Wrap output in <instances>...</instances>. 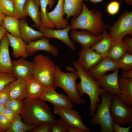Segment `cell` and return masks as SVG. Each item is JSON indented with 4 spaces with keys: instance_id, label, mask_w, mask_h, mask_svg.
<instances>
[{
    "instance_id": "db71d44e",
    "label": "cell",
    "mask_w": 132,
    "mask_h": 132,
    "mask_svg": "<svg viewBox=\"0 0 132 132\" xmlns=\"http://www.w3.org/2000/svg\"><path fill=\"white\" fill-rule=\"evenodd\" d=\"M4 131H5L4 130L0 129V132H3Z\"/></svg>"
},
{
    "instance_id": "8992f818",
    "label": "cell",
    "mask_w": 132,
    "mask_h": 132,
    "mask_svg": "<svg viewBox=\"0 0 132 132\" xmlns=\"http://www.w3.org/2000/svg\"><path fill=\"white\" fill-rule=\"evenodd\" d=\"M56 66L49 57L42 54L37 55L33 61V75L45 86H53Z\"/></svg>"
},
{
    "instance_id": "d6986e66",
    "label": "cell",
    "mask_w": 132,
    "mask_h": 132,
    "mask_svg": "<svg viewBox=\"0 0 132 132\" xmlns=\"http://www.w3.org/2000/svg\"><path fill=\"white\" fill-rule=\"evenodd\" d=\"M49 39L46 37L29 42L27 44L26 49L29 55H32L39 50L50 53L54 56L58 55V51L55 46L51 44Z\"/></svg>"
},
{
    "instance_id": "f907efd6",
    "label": "cell",
    "mask_w": 132,
    "mask_h": 132,
    "mask_svg": "<svg viewBox=\"0 0 132 132\" xmlns=\"http://www.w3.org/2000/svg\"><path fill=\"white\" fill-rule=\"evenodd\" d=\"M124 1L128 5H131L132 4V0H124Z\"/></svg>"
},
{
    "instance_id": "4316f807",
    "label": "cell",
    "mask_w": 132,
    "mask_h": 132,
    "mask_svg": "<svg viewBox=\"0 0 132 132\" xmlns=\"http://www.w3.org/2000/svg\"><path fill=\"white\" fill-rule=\"evenodd\" d=\"M85 0H64V9L66 19L72 16L74 18L77 17L82 10V5Z\"/></svg>"
},
{
    "instance_id": "83f0119b",
    "label": "cell",
    "mask_w": 132,
    "mask_h": 132,
    "mask_svg": "<svg viewBox=\"0 0 132 132\" xmlns=\"http://www.w3.org/2000/svg\"><path fill=\"white\" fill-rule=\"evenodd\" d=\"M128 52L127 48L122 40L113 41L108 51L107 57L118 61L120 58Z\"/></svg>"
},
{
    "instance_id": "4fadbf2b",
    "label": "cell",
    "mask_w": 132,
    "mask_h": 132,
    "mask_svg": "<svg viewBox=\"0 0 132 132\" xmlns=\"http://www.w3.org/2000/svg\"><path fill=\"white\" fill-rule=\"evenodd\" d=\"M104 58L91 48L81 49L79 53L77 62L83 70L88 71L100 62Z\"/></svg>"
},
{
    "instance_id": "74e56055",
    "label": "cell",
    "mask_w": 132,
    "mask_h": 132,
    "mask_svg": "<svg viewBox=\"0 0 132 132\" xmlns=\"http://www.w3.org/2000/svg\"><path fill=\"white\" fill-rule=\"evenodd\" d=\"M120 6V3L119 1L116 0L112 1L107 6L106 8L107 11L110 15H115L118 12Z\"/></svg>"
},
{
    "instance_id": "30bf717a",
    "label": "cell",
    "mask_w": 132,
    "mask_h": 132,
    "mask_svg": "<svg viewBox=\"0 0 132 132\" xmlns=\"http://www.w3.org/2000/svg\"><path fill=\"white\" fill-rule=\"evenodd\" d=\"M55 88L53 86H45L40 99L50 103L54 106L72 108L74 104L68 96L62 93H58Z\"/></svg>"
},
{
    "instance_id": "5bb4252c",
    "label": "cell",
    "mask_w": 132,
    "mask_h": 132,
    "mask_svg": "<svg viewBox=\"0 0 132 132\" xmlns=\"http://www.w3.org/2000/svg\"><path fill=\"white\" fill-rule=\"evenodd\" d=\"M119 70L118 69L112 73L106 74L97 80L100 87L111 96L116 94L119 96L121 95L118 82Z\"/></svg>"
},
{
    "instance_id": "7bdbcfd3",
    "label": "cell",
    "mask_w": 132,
    "mask_h": 132,
    "mask_svg": "<svg viewBox=\"0 0 132 132\" xmlns=\"http://www.w3.org/2000/svg\"><path fill=\"white\" fill-rule=\"evenodd\" d=\"M132 126V124L129 126L125 127H122L119 124L113 123L112 125V129L113 132H129Z\"/></svg>"
},
{
    "instance_id": "f6af8a7d",
    "label": "cell",
    "mask_w": 132,
    "mask_h": 132,
    "mask_svg": "<svg viewBox=\"0 0 132 132\" xmlns=\"http://www.w3.org/2000/svg\"><path fill=\"white\" fill-rule=\"evenodd\" d=\"M122 77L127 79L132 78V69L122 71L121 76Z\"/></svg>"
},
{
    "instance_id": "f546056e",
    "label": "cell",
    "mask_w": 132,
    "mask_h": 132,
    "mask_svg": "<svg viewBox=\"0 0 132 132\" xmlns=\"http://www.w3.org/2000/svg\"><path fill=\"white\" fill-rule=\"evenodd\" d=\"M37 126L25 123L22 121L20 115H17L10 128L6 131L7 132H30Z\"/></svg>"
},
{
    "instance_id": "60d3db41",
    "label": "cell",
    "mask_w": 132,
    "mask_h": 132,
    "mask_svg": "<svg viewBox=\"0 0 132 132\" xmlns=\"http://www.w3.org/2000/svg\"><path fill=\"white\" fill-rule=\"evenodd\" d=\"M11 122L2 113L0 114V129L5 130L10 127Z\"/></svg>"
},
{
    "instance_id": "836d02e7",
    "label": "cell",
    "mask_w": 132,
    "mask_h": 132,
    "mask_svg": "<svg viewBox=\"0 0 132 132\" xmlns=\"http://www.w3.org/2000/svg\"><path fill=\"white\" fill-rule=\"evenodd\" d=\"M14 7V16L19 20L27 17L23 11V7L26 0H12Z\"/></svg>"
},
{
    "instance_id": "2e32d148",
    "label": "cell",
    "mask_w": 132,
    "mask_h": 132,
    "mask_svg": "<svg viewBox=\"0 0 132 132\" xmlns=\"http://www.w3.org/2000/svg\"><path fill=\"white\" fill-rule=\"evenodd\" d=\"M12 74L16 79L26 80L33 75V62L22 57L12 61Z\"/></svg>"
},
{
    "instance_id": "816d5d0a",
    "label": "cell",
    "mask_w": 132,
    "mask_h": 132,
    "mask_svg": "<svg viewBox=\"0 0 132 132\" xmlns=\"http://www.w3.org/2000/svg\"><path fill=\"white\" fill-rule=\"evenodd\" d=\"M4 107V106L0 105V114L2 113V111Z\"/></svg>"
},
{
    "instance_id": "ffe728a7",
    "label": "cell",
    "mask_w": 132,
    "mask_h": 132,
    "mask_svg": "<svg viewBox=\"0 0 132 132\" xmlns=\"http://www.w3.org/2000/svg\"><path fill=\"white\" fill-rule=\"evenodd\" d=\"M20 37L27 44L30 42L45 37L39 31L29 26L25 19L19 20Z\"/></svg>"
},
{
    "instance_id": "f35d334b",
    "label": "cell",
    "mask_w": 132,
    "mask_h": 132,
    "mask_svg": "<svg viewBox=\"0 0 132 132\" xmlns=\"http://www.w3.org/2000/svg\"><path fill=\"white\" fill-rule=\"evenodd\" d=\"M53 123L47 122L38 125L33 128L30 132H51Z\"/></svg>"
},
{
    "instance_id": "8d00e7d4",
    "label": "cell",
    "mask_w": 132,
    "mask_h": 132,
    "mask_svg": "<svg viewBox=\"0 0 132 132\" xmlns=\"http://www.w3.org/2000/svg\"><path fill=\"white\" fill-rule=\"evenodd\" d=\"M67 125L61 119L56 123H53L52 127V132H67Z\"/></svg>"
},
{
    "instance_id": "484cf974",
    "label": "cell",
    "mask_w": 132,
    "mask_h": 132,
    "mask_svg": "<svg viewBox=\"0 0 132 132\" xmlns=\"http://www.w3.org/2000/svg\"><path fill=\"white\" fill-rule=\"evenodd\" d=\"M102 33L103 36V38L91 48L104 58L107 56L112 41L109 33L105 29L103 31Z\"/></svg>"
},
{
    "instance_id": "9a60e30c",
    "label": "cell",
    "mask_w": 132,
    "mask_h": 132,
    "mask_svg": "<svg viewBox=\"0 0 132 132\" xmlns=\"http://www.w3.org/2000/svg\"><path fill=\"white\" fill-rule=\"evenodd\" d=\"M120 69L118 61L108 57L103 59L90 70L88 73L96 80L102 77L109 71H113Z\"/></svg>"
},
{
    "instance_id": "681fc988",
    "label": "cell",
    "mask_w": 132,
    "mask_h": 132,
    "mask_svg": "<svg viewBox=\"0 0 132 132\" xmlns=\"http://www.w3.org/2000/svg\"><path fill=\"white\" fill-rule=\"evenodd\" d=\"M86 1H89L94 3H99L102 2L103 0H85Z\"/></svg>"
},
{
    "instance_id": "3957f363",
    "label": "cell",
    "mask_w": 132,
    "mask_h": 132,
    "mask_svg": "<svg viewBox=\"0 0 132 132\" xmlns=\"http://www.w3.org/2000/svg\"><path fill=\"white\" fill-rule=\"evenodd\" d=\"M70 25L71 30L77 29L85 30L96 35L102 34L105 27L101 12L89 10L83 2L81 12L77 17L72 19Z\"/></svg>"
},
{
    "instance_id": "277c9868",
    "label": "cell",
    "mask_w": 132,
    "mask_h": 132,
    "mask_svg": "<svg viewBox=\"0 0 132 132\" xmlns=\"http://www.w3.org/2000/svg\"><path fill=\"white\" fill-rule=\"evenodd\" d=\"M78 78L79 77L76 71L73 70L72 72H65L58 66H56L53 86L55 88H60L64 91L73 104L80 105L84 104L86 101L82 98L77 89L76 81Z\"/></svg>"
},
{
    "instance_id": "1f68e13d",
    "label": "cell",
    "mask_w": 132,
    "mask_h": 132,
    "mask_svg": "<svg viewBox=\"0 0 132 132\" xmlns=\"http://www.w3.org/2000/svg\"><path fill=\"white\" fill-rule=\"evenodd\" d=\"M0 12L7 16L15 17L12 0H0Z\"/></svg>"
},
{
    "instance_id": "d590c367",
    "label": "cell",
    "mask_w": 132,
    "mask_h": 132,
    "mask_svg": "<svg viewBox=\"0 0 132 132\" xmlns=\"http://www.w3.org/2000/svg\"><path fill=\"white\" fill-rule=\"evenodd\" d=\"M16 79L12 74L0 72V91Z\"/></svg>"
},
{
    "instance_id": "f1b7e54d",
    "label": "cell",
    "mask_w": 132,
    "mask_h": 132,
    "mask_svg": "<svg viewBox=\"0 0 132 132\" xmlns=\"http://www.w3.org/2000/svg\"><path fill=\"white\" fill-rule=\"evenodd\" d=\"M2 26L12 35L20 37L19 20L15 17L6 16L4 19Z\"/></svg>"
},
{
    "instance_id": "b9f144b4",
    "label": "cell",
    "mask_w": 132,
    "mask_h": 132,
    "mask_svg": "<svg viewBox=\"0 0 132 132\" xmlns=\"http://www.w3.org/2000/svg\"><path fill=\"white\" fill-rule=\"evenodd\" d=\"M3 114L12 123L17 115L9 109L4 107L2 111Z\"/></svg>"
},
{
    "instance_id": "44dd1931",
    "label": "cell",
    "mask_w": 132,
    "mask_h": 132,
    "mask_svg": "<svg viewBox=\"0 0 132 132\" xmlns=\"http://www.w3.org/2000/svg\"><path fill=\"white\" fill-rule=\"evenodd\" d=\"M6 35L13 50L12 55L15 58L20 57L25 58L29 56L26 49V44L20 37L14 36L7 32Z\"/></svg>"
},
{
    "instance_id": "e0dca14e",
    "label": "cell",
    "mask_w": 132,
    "mask_h": 132,
    "mask_svg": "<svg viewBox=\"0 0 132 132\" xmlns=\"http://www.w3.org/2000/svg\"><path fill=\"white\" fill-rule=\"evenodd\" d=\"M64 0H58L57 3L52 11H47V14L49 20L57 29L66 27L69 24L68 20L64 18L65 14L64 9Z\"/></svg>"
},
{
    "instance_id": "4dcf8cb0",
    "label": "cell",
    "mask_w": 132,
    "mask_h": 132,
    "mask_svg": "<svg viewBox=\"0 0 132 132\" xmlns=\"http://www.w3.org/2000/svg\"><path fill=\"white\" fill-rule=\"evenodd\" d=\"M39 2L41 7V25L51 28H55L54 25L50 22L48 19L46 9L48 5H49L50 9L52 8L54 3V0H39Z\"/></svg>"
},
{
    "instance_id": "7dc6e473",
    "label": "cell",
    "mask_w": 132,
    "mask_h": 132,
    "mask_svg": "<svg viewBox=\"0 0 132 132\" xmlns=\"http://www.w3.org/2000/svg\"><path fill=\"white\" fill-rule=\"evenodd\" d=\"M7 32L5 28L3 26L0 25V40L2 39L3 37L5 35Z\"/></svg>"
},
{
    "instance_id": "ee69618b",
    "label": "cell",
    "mask_w": 132,
    "mask_h": 132,
    "mask_svg": "<svg viewBox=\"0 0 132 132\" xmlns=\"http://www.w3.org/2000/svg\"><path fill=\"white\" fill-rule=\"evenodd\" d=\"M122 41L127 48L128 52L132 54V38L126 37L122 39Z\"/></svg>"
},
{
    "instance_id": "e575fe53",
    "label": "cell",
    "mask_w": 132,
    "mask_h": 132,
    "mask_svg": "<svg viewBox=\"0 0 132 132\" xmlns=\"http://www.w3.org/2000/svg\"><path fill=\"white\" fill-rule=\"evenodd\" d=\"M23 101H20L9 98L4 106L17 115H20L22 109Z\"/></svg>"
},
{
    "instance_id": "603a6c76",
    "label": "cell",
    "mask_w": 132,
    "mask_h": 132,
    "mask_svg": "<svg viewBox=\"0 0 132 132\" xmlns=\"http://www.w3.org/2000/svg\"><path fill=\"white\" fill-rule=\"evenodd\" d=\"M118 82L121 100L127 105L132 106V78L127 79L118 75Z\"/></svg>"
},
{
    "instance_id": "c3c4849f",
    "label": "cell",
    "mask_w": 132,
    "mask_h": 132,
    "mask_svg": "<svg viewBox=\"0 0 132 132\" xmlns=\"http://www.w3.org/2000/svg\"><path fill=\"white\" fill-rule=\"evenodd\" d=\"M6 16L5 14L0 12V25L2 26L4 19Z\"/></svg>"
},
{
    "instance_id": "d6a6232c",
    "label": "cell",
    "mask_w": 132,
    "mask_h": 132,
    "mask_svg": "<svg viewBox=\"0 0 132 132\" xmlns=\"http://www.w3.org/2000/svg\"><path fill=\"white\" fill-rule=\"evenodd\" d=\"M120 68L122 71L132 69V54L126 53L118 61Z\"/></svg>"
},
{
    "instance_id": "5b68a950",
    "label": "cell",
    "mask_w": 132,
    "mask_h": 132,
    "mask_svg": "<svg viewBox=\"0 0 132 132\" xmlns=\"http://www.w3.org/2000/svg\"><path fill=\"white\" fill-rule=\"evenodd\" d=\"M100 96L101 101L97 104L96 113L92 116L89 123L94 125L99 124L101 132H113V122L110 110L112 96L105 91Z\"/></svg>"
},
{
    "instance_id": "ac0fdd59",
    "label": "cell",
    "mask_w": 132,
    "mask_h": 132,
    "mask_svg": "<svg viewBox=\"0 0 132 132\" xmlns=\"http://www.w3.org/2000/svg\"><path fill=\"white\" fill-rule=\"evenodd\" d=\"M10 42L5 35L0 40V72L12 74V62L9 50Z\"/></svg>"
},
{
    "instance_id": "8fae6325",
    "label": "cell",
    "mask_w": 132,
    "mask_h": 132,
    "mask_svg": "<svg viewBox=\"0 0 132 132\" xmlns=\"http://www.w3.org/2000/svg\"><path fill=\"white\" fill-rule=\"evenodd\" d=\"M70 35L73 41L80 44L82 49L90 48L100 40L103 36L102 33L99 35H95L88 31L84 30L81 31L76 30H71Z\"/></svg>"
},
{
    "instance_id": "bcb514c9",
    "label": "cell",
    "mask_w": 132,
    "mask_h": 132,
    "mask_svg": "<svg viewBox=\"0 0 132 132\" xmlns=\"http://www.w3.org/2000/svg\"><path fill=\"white\" fill-rule=\"evenodd\" d=\"M67 132H85L83 130L78 128L67 125Z\"/></svg>"
},
{
    "instance_id": "7402d4cb",
    "label": "cell",
    "mask_w": 132,
    "mask_h": 132,
    "mask_svg": "<svg viewBox=\"0 0 132 132\" xmlns=\"http://www.w3.org/2000/svg\"><path fill=\"white\" fill-rule=\"evenodd\" d=\"M9 85L10 98L20 101L27 98L25 80L16 79Z\"/></svg>"
},
{
    "instance_id": "9c48e42d",
    "label": "cell",
    "mask_w": 132,
    "mask_h": 132,
    "mask_svg": "<svg viewBox=\"0 0 132 132\" xmlns=\"http://www.w3.org/2000/svg\"><path fill=\"white\" fill-rule=\"evenodd\" d=\"M54 111L67 126L78 128L85 132H91L89 128L83 122L78 112L72 108L54 106Z\"/></svg>"
},
{
    "instance_id": "7c38bea8",
    "label": "cell",
    "mask_w": 132,
    "mask_h": 132,
    "mask_svg": "<svg viewBox=\"0 0 132 132\" xmlns=\"http://www.w3.org/2000/svg\"><path fill=\"white\" fill-rule=\"evenodd\" d=\"M39 31L48 38H55L61 41L67 45L72 50L74 51L76 47L73 42L70 39L68 33L71 30L70 24L62 29L54 30L40 25Z\"/></svg>"
},
{
    "instance_id": "ba28073f",
    "label": "cell",
    "mask_w": 132,
    "mask_h": 132,
    "mask_svg": "<svg viewBox=\"0 0 132 132\" xmlns=\"http://www.w3.org/2000/svg\"><path fill=\"white\" fill-rule=\"evenodd\" d=\"M112 42L122 40L128 35L132 34V12L126 10L120 17L113 25L109 26Z\"/></svg>"
},
{
    "instance_id": "f5cc1de1",
    "label": "cell",
    "mask_w": 132,
    "mask_h": 132,
    "mask_svg": "<svg viewBox=\"0 0 132 132\" xmlns=\"http://www.w3.org/2000/svg\"><path fill=\"white\" fill-rule=\"evenodd\" d=\"M36 2L37 3V4L40 7V2H39V0H35Z\"/></svg>"
},
{
    "instance_id": "cb8c5ba5",
    "label": "cell",
    "mask_w": 132,
    "mask_h": 132,
    "mask_svg": "<svg viewBox=\"0 0 132 132\" xmlns=\"http://www.w3.org/2000/svg\"><path fill=\"white\" fill-rule=\"evenodd\" d=\"M25 82L27 98L40 99L45 86L33 75L25 80Z\"/></svg>"
},
{
    "instance_id": "ab89813d",
    "label": "cell",
    "mask_w": 132,
    "mask_h": 132,
    "mask_svg": "<svg viewBox=\"0 0 132 132\" xmlns=\"http://www.w3.org/2000/svg\"><path fill=\"white\" fill-rule=\"evenodd\" d=\"M9 84L0 91V105L4 106L10 98Z\"/></svg>"
},
{
    "instance_id": "7a4b0ae2",
    "label": "cell",
    "mask_w": 132,
    "mask_h": 132,
    "mask_svg": "<svg viewBox=\"0 0 132 132\" xmlns=\"http://www.w3.org/2000/svg\"><path fill=\"white\" fill-rule=\"evenodd\" d=\"M72 63L80 79V82L77 83V90L82 97L85 94L88 96L90 102V116L92 117L95 113L97 104L101 101L99 96L105 91L100 87L97 80L80 67L77 61Z\"/></svg>"
},
{
    "instance_id": "6da1fadb",
    "label": "cell",
    "mask_w": 132,
    "mask_h": 132,
    "mask_svg": "<svg viewBox=\"0 0 132 132\" xmlns=\"http://www.w3.org/2000/svg\"><path fill=\"white\" fill-rule=\"evenodd\" d=\"M20 115L23 121L30 125H39L57 121L46 102L40 99H25Z\"/></svg>"
},
{
    "instance_id": "52a82bcc",
    "label": "cell",
    "mask_w": 132,
    "mask_h": 132,
    "mask_svg": "<svg viewBox=\"0 0 132 132\" xmlns=\"http://www.w3.org/2000/svg\"><path fill=\"white\" fill-rule=\"evenodd\" d=\"M113 123L123 126L132 123V108L123 102L116 94L112 96L110 107Z\"/></svg>"
},
{
    "instance_id": "d4e9b609",
    "label": "cell",
    "mask_w": 132,
    "mask_h": 132,
    "mask_svg": "<svg viewBox=\"0 0 132 132\" xmlns=\"http://www.w3.org/2000/svg\"><path fill=\"white\" fill-rule=\"evenodd\" d=\"M39 7L35 0H26L23 9L25 15L31 18L38 28L41 23Z\"/></svg>"
}]
</instances>
